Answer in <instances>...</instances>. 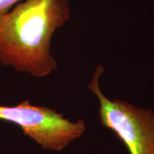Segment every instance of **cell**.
<instances>
[{"label":"cell","instance_id":"6da1fadb","mask_svg":"<svg viewBox=\"0 0 154 154\" xmlns=\"http://www.w3.org/2000/svg\"><path fill=\"white\" fill-rule=\"evenodd\" d=\"M71 19L68 0H23L0 16V62L45 77L57 69L51 54L55 32Z\"/></svg>","mask_w":154,"mask_h":154},{"label":"cell","instance_id":"7a4b0ae2","mask_svg":"<svg viewBox=\"0 0 154 154\" xmlns=\"http://www.w3.org/2000/svg\"><path fill=\"white\" fill-rule=\"evenodd\" d=\"M104 71L102 65L96 67L88 86L99 101L101 124L115 133L130 154H154V113L121 100L107 99L99 86Z\"/></svg>","mask_w":154,"mask_h":154},{"label":"cell","instance_id":"3957f363","mask_svg":"<svg viewBox=\"0 0 154 154\" xmlns=\"http://www.w3.org/2000/svg\"><path fill=\"white\" fill-rule=\"evenodd\" d=\"M0 121L17 125L42 149L51 151L63 149L86 129L82 119L72 123L55 109L36 106L29 101L14 106H0Z\"/></svg>","mask_w":154,"mask_h":154},{"label":"cell","instance_id":"277c9868","mask_svg":"<svg viewBox=\"0 0 154 154\" xmlns=\"http://www.w3.org/2000/svg\"><path fill=\"white\" fill-rule=\"evenodd\" d=\"M23 0H0V16L10 10Z\"/></svg>","mask_w":154,"mask_h":154}]
</instances>
